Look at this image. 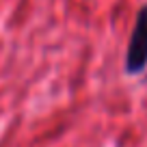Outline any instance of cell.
Here are the masks:
<instances>
[{"label": "cell", "mask_w": 147, "mask_h": 147, "mask_svg": "<svg viewBox=\"0 0 147 147\" xmlns=\"http://www.w3.org/2000/svg\"><path fill=\"white\" fill-rule=\"evenodd\" d=\"M147 69V5H143L136 13L132 35L125 50V71L141 74Z\"/></svg>", "instance_id": "6da1fadb"}]
</instances>
